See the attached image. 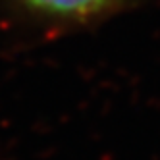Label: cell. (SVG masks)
<instances>
[{
  "instance_id": "1",
  "label": "cell",
  "mask_w": 160,
  "mask_h": 160,
  "mask_svg": "<svg viewBox=\"0 0 160 160\" xmlns=\"http://www.w3.org/2000/svg\"><path fill=\"white\" fill-rule=\"evenodd\" d=\"M33 12L50 18H91L110 10L123 0H19Z\"/></svg>"
}]
</instances>
